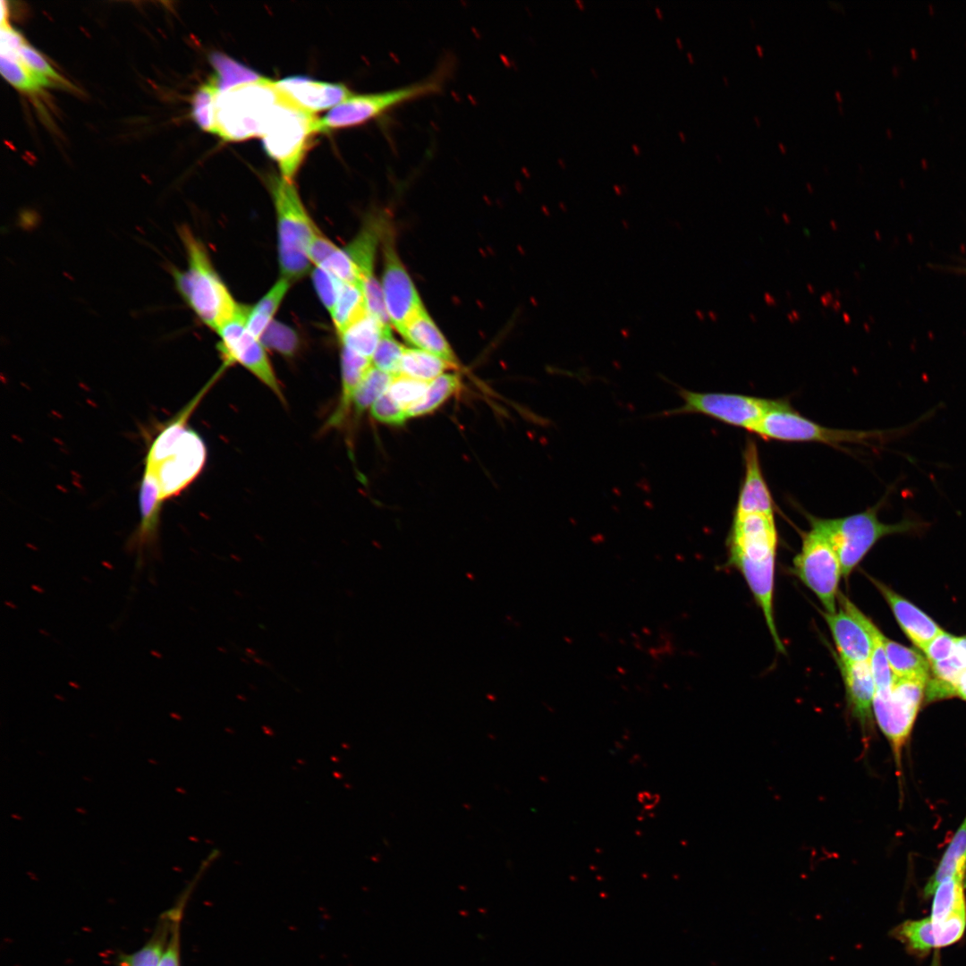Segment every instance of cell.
Returning <instances> with one entry per match:
<instances>
[{"label": "cell", "mask_w": 966, "mask_h": 966, "mask_svg": "<svg viewBox=\"0 0 966 966\" xmlns=\"http://www.w3.org/2000/svg\"><path fill=\"white\" fill-rule=\"evenodd\" d=\"M187 267H170L174 285L199 320L217 332L245 309L238 304L210 260L208 250L187 225L179 227Z\"/></svg>", "instance_id": "obj_1"}, {"label": "cell", "mask_w": 966, "mask_h": 966, "mask_svg": "<svg viewBox=\"0 0 966 966\" xmlns=\"http://www.w3.org/2000/svg\"><path fill=\"white\" fill-rule=\"evenodd\" d=\"M886 495L877 504L864 512L842 518L824 519L806 514L810 527L821 531L836 553L843 576L847 578L873 546L882 538L894 534L922 531L928 523L915 515L886 524L877 513L886 501Z\"/></svg>", "instance_id": "obj_2"}, {"label": "cell", "mask_w": 966, "mask_h": 966, "mask_svg": "<svg viewBox=\"0 0 966 966\" xmlns=\"http://www.w3.org/2000/svg\"><path fill=\"white\" fill-rule=\"evenodd\" d=\"M268 187L276 213L280 271L282 277L292 283L303 277L310 268L308 248L318 228L292 181L272 176Z\"/></svg>", "instance_id": "obj_3"}, {"label": "cell", "mask_w": 966, "mask_h": 966, "mask_svg": "<svg viewBox=\"0 0 966 966\" xmlns=\"http://www.w3.org/2000/svg\"><path fill=\"white\" fill-rule=\"evenodd\" d=\"M281 92L266 78L219 92L214 133L225 141L262 136Z\"/></svg>", "instance_id": "obj_4"}, {"label": "cell", "mask_w": 966, "mask_h": 966, "mask_svg": "<svg viewBox=\"0 0 966 966\" xmlns=\"http://www.w3.org/2000/svg\"><path fill=\"white\" fill-rule=\"evenodd\" d=\"M281 94L261 137L266 153L277 163L282 177L292 181L318 133V118Z\"/></svg>", "instance_id": "obj_5"}, {"label": "cell", "mask_w": 966, "mask_h": 966, "mask_svg": "<svg viewBox=\"0 0 966 966\" xmlns=\"http://www.w3.org/2000/svg\"><path fill=\"white\" fill-rule=\"evenodd\" d=\"M444 69L411 84L365 94H352L318 121V131L358 126L380 117L395 107L427 95L439 92L445 80Z\"/></svg>", "instance_id": "obj_6"}, {"label": "cell", "mask_w": 966, "mask_h": 966, "mask_svg": "<svg viewBox=\"0 0 966 966\" xmlns=\"http://www.w3.org/2000/svg\"><path fill=\"white\" fill-rule=\"evenodd\" d=\"M927 681L894 677L892 684L876 690L873 716L887 739L894 754L897 775L901 774L902 754L923 702Z\"/></svg>", "instance_id": "obj_7"}, {"label": "cell", "mask_w": 966, "mask_h": 966, "mask_svg": "<svg viewBox=\"0 0 966 966\" xmlns=\"http://www.w3.org/2000/svg\"><path fill=\"white\" fill-rule=\"evenodd\" d=\"M677 394L682 398V404L663 411L660 416L701 414L752 433L767 414L790 404L785 399L696 392L682 387L678 388Z\"/></svg>", "instance_id": "obj_8"}, {"label": "cell", "mask_w": 966, "mask_h": 966, "mask_svg": "<svg viewBox=\"0 0 966 966\" xmlns=\"http://www.w3.org/2000/svg\"><path fill=\"white\" fill-rule=\"evenodd\" d=\"M755 434L765 439L785 442H818L839 446L844 443L869 445L887 436L885 431L829 428L796 412L789 404L767 414Z\"/></svg>", "instance_id": "obj_9"}, {"label": "cell", "mask_w": 966, "mask_h": 966, "mask_svg": "<svg viewBox=\"0 0 966 966\" xmlns=\"http://www.w3.org/2000/svg\"><path fill=\"white\" fill-rule=\"evenodd\" d=\"M793 573L818 597L825 612H836L842 567L831 544L816 528L802 535L801 552L793 559Z\"/></svg>", "instance_id": "obj_10"}, {"label": "cell", "mask_w": 966, "mask_h": 966, "mask_svg": "<svg viewBox=\"0 0 966 966\" xmlns=\"http://www.w3.org/2000/svg\"><path fill=\"white\" fill-rule=\"evenodd\" d=\"M206 459L203 440L188 428L160 461L145 466L142 480L156 486L162 505L165 500L178 495L198 477Z\"/></svg>", "instance_id": "obj_11"}, {"label": "cell", "mask_w": 966, "mask_h": 966, "mask_svg": "<svg viewBox=\"0 0 966 966\" xmlns=\"http://www.w3.org/2000/svg\"><path fill=\"white\" fill-rule=\"evenodd\" d=\"M249 310L250 309L245 308L217 331L220 337L219 351L226 365L239 363L243 366L284 402L280 383L265 346L247 328Z\"/></svg>", "instance_id": "obj_12"}, {"label": "cell", "mask_w": 966, "mask_h": 966, "mask_svg": "<svg viewBox=\"0 0 966 966\" xmlns=\"http://www.w3.org/2000/svg\"><path fill=\"white\" fill-rule=\"evenodd\" d=\"M382 240L384 253L382 290L391 325L402 334L409 322L422 311L424 307L409 274L398 257L392 234L386 231Z\"/></svg>", "instance_id": "obj_13"}, {"label": "cell", "mask_w": 966, "mask_h": 966, "mask_svg": "<svg viewBox=\"0 0 966 966\" xmlns=\"http://www.w3.org/2000/svg\"><path fill=\"white\" fill-rule=\"evenodd\" d=\"M775 554L749 556L730 553L728 564L734 566L743 575L752 595L763 612L767 628L778 651L785 649L777 633L773 608L774 572Z\"/></svg>", "instance_id": "obj_14"}, {"label": "cell", "mask_w": 966, "mask_h": 966, "mask_svg": "<svg viewBox=\"0 0 966 966\" xmlns=\"http://www.w3.org/2000/svg\"><path fill=\"white\" fill-rule=\"evenodd\" d=\"M837 662L844 683L848 708L859 722L867 741L874 721L872 703L876 691L869 660L844 662L837 659Z\"/></svg>", "instance_id": "obj_15"}, {"label": "cell", "mask_w": 966, "mask_h": 966, "mask_svg": "<svg viewBox=\"0 0 966 966\" xmlns=\"http://www.w3.org/2000/svg\"><path fill=\"white\" fill-rule=\"evenodd\" d=\"M823 617L835 641L838 659L844 662L869 660L873 648L872 637L851 611L840 605L838 612H823Z\"/></svg>", "instance_id": "obj_16"}, {"label": "cell", "mask_w": 966, "mask_h": 966, "mask_svg": "<svg viewBox=\"0 0 966 966\" xmlns=\"http://www.w3.org/2000/svg\"><path fill=\"white\" fill-rule=\"evenodd\" d=\"M744 478L734 515L761 513L774 516L775 504L764 479L756 442L748 439L743 450Z\"/></svg>", "instance_id": "obj_17"}, {"label": "cell", "mask_w": 966, "mask_h": 966, "mask_svg": "<svg viewBox=\"0 0 966 966\" xmlns=\"http://www.w3.org/2000/svg\"><path fill=\"white\" fill-rule=\"evenodd\" d=\"M277 89L300 107L315 114L339 105L352 93L339 83L291 76L275 81Z\"/></svg>", "instance_id": "obj_18"}, {"label": "cell", "mask_w": 966, "mask_h": 966, "mask_svg": "<svg viewBox=\"0 0 966 966\" xmlns=\"http://www.w3.org/2000/svg\"><path fill=\"white\" fill-rule=\"evenodd\" d=\"M869 580L889 605L903 632L923 651L943 629L927 614L888 586L871 577Z\"/></svg>", "instance_id": "obj_19"}, {"label": "cell", "mask_w": 966, "mask_h": 966, "mask_svg": "<svg viewBox=\"0 0 966 966\" xmlns=\"http://www.w3.org/2000/svg\"><path fill=\"white\" fill-rule=\"evenodd\" d=\"M372 366L370 359L342 346V389L338 403L326 423V428H336L344 422L352 406L354 394Z\"/></svg>", "instance_id": "obj_20"}, {"label": "cell", "mask_w": 966, "mask_h": 966, "mask_svg": "<svg viewBox=\"0 0 966 966\" xmlns=\"http://www.w3.org/2000/svg\"><path fill=\"white\" fill-rule=\"evenodd\" d=\"M386 222L380 215L369 216L358 234L343 248L357 267L361 281L374 275L376 252L386 231Z\"/></svg>", "instance_id": "obj_21"}, {"label": "cell", "mask_w": 966, "mask_h": 966, "mask_svg": "<svg viewBox=\"0 0 966 966\" xmlns=\"http://www.w3.org/2000/svg\"><path fill=\"white\" fill-rule=\"evenodd\" d=\"M401 335L418 349L432 353L454 367L457 366V360L448 342L425 309L409 322Z\"/></svg>", "instance_id": "obj_22"}, {"label": "cell", "mask_w": 966, "mask_h": 966, "mask_svg": "<svg viewBox=\"0 0 966 966\" xmlns=\"http://www.w3.org/2000/svg\"><path fill=\"white\" fill-rule=\"evenodd\" d=\"M966 877V816L945 849L934 874L924 888L926 896L932 895L945 878Z\"/></svg>", "instance_id": "obj_23"}, {"label": "cell", "mask_w": 966, "mask_h": 966, "mask_svg": "<svg viewBox=\"0 0 966 966\" xmlns=\"http://www.w3.org/2000/svg\"><path fill=\"white\" fill-rule=\"evenodd\" d=\"M883 646L890 668L894 676L928 681L930 665L920 653L913 648L897 643L885 635Z\"/></svg>", "instance_id": "obj_24"}, {"label": "cell", "mask_w": 966, "mask_h": 966, "mask_svg": "<svg viewBox=\"0 0 966 966\" xmlns=\"http://www.w3.org/2000/svg\"><path fill=\"white\" fill-rule=\"evenodd\" d=\"M391 328L384 327L369 313L348 326L340 335L342 346L372 360L373 354L383 335Z\"/></svg>", "instance_id": "obj_25"}, {"label": "cell", "mask_w": 966, "mask_h": 966, "mask_svg": "<svg viewBox=\"0 0 966 966\" xmlns=\"http://www.w3.org/2000/svg\"><path fill=\"white\" fill-rule=\"evenodd\" d=\"M171 925L172 910H169L161 915L153 934L140 949L130 954H120L118 966H158Z\"/></svg>", "instance_id": "obj_26"}, {"label": "cell", "mask_w": 966, "mask_h": 966, "mask_svg": "<svg viewBox=\"0 0 966 966\" xmlns=\"http://www.w3.org/2000/svg\"><path fill=\"white\" fill-rule=\"evenodd\" d=\"M291 282L281 277L268 292L250 309L246 319L248 330L257 338H260L273 321V317L289 290Z\"/></svg>", "instance_id": "obj_27"}, {"label": "cell", "mask_w": 966, "mask_h": 966, "mask_svg": "<svg viewBox=\"0 0 966 966\" xmlns=\"http://www.w3.org/2000/svg\"><path fill=\"white\" fill-rule=\"evenodd\" d=\"M964 885L965 880L948 877L936 886L929 916L933 924H938L957 912L966 911Z\"/></svg>", "instance_id": "obj_28"}, {"label": "cell", "mask_w": 966, "mask_h": 966, "mask_svg": "<svg viewBox=\"0 0 966 966\" xmlns=\"http://www.w3.org/2000/svg\"><path fill=\"white\" fill-rule=\"evenodd\" d=\"M452 364L443 359L418 348H405L399 375L420 381L430 382L452 369Z\"/></svg>", "instance_id": "obj_29"}, {"label": "cell", "mask_w": 966, "mask_h": 966, "mask_svg": "<svg viewBox=\"0 0 966 966\" xmlns=\"http://www.w3.org/2000/svg\"><path fill=\"white\" fill-rule=\"evenodd\" d=\"M0 70L9 83L24 92H38L52 85L48 78L33 72L23 64L18 53L1 51Z\"/></svg>", "instance_id": "obj_30"}, {"label": "cell", "mask_w": 966, "mask_h": 966, "mask_svg": "<svg viewBox=\"0 0 966 966\" xmlns=\"http://www.w3.org/2000/svg\"><path fill=\"white\" fill-rule=\"evenodd\" d=\"M209 60L215 69L213 76L219 92L253 82L263 78L256 71L220 52H213Z\"/></svg>", "instance_id": "obj_31"}, {"label": "cell", "mask_w": 966, "mask_h": 966, "mask_svg": "<svg viewBox=\"0 0 966 966\" xmlns=\"http://www.w3.org/2000/svg\"><path fill=\"white\" fill-rule=\"evenodd\" d=\"M367 313L361 287L343 283L336 303L330 313L338 335Z\"/></svg>", "instance_id": "obj_32"}, {"label": "cell", "mask_w": 966, "mask_h": 966, "mask_svg": "<svg viewBox=\"0 0 966 966\" xmlns=\"http://www.w3.org/2000/svg\"><path fill=\"white\" fill-rule=\"evenodd\" d=\"M890 935L904 944L910 952L918 955H926L932 948H936L930 917L905 920L895 927Z\"/></svg>", "instance_id": "obj_33"}, {"label": "cell", "mask_w": 966, "mask_h": 966, "mask_svg": "<svg viewBox=\"0 0 966 966\" xmlns=\"http://www.w3.org/2000/svg\"><path fill=\"white\" fill-rule=\"evenodd\" d=\"M461 387L460 377L456 374H443L428 383L422 398L411 406L407 417H418L430 413L441 406Z\"/></svg>", "instance_id": "obj_34"}, {"label": "cell", "mask_w": 966, "mask_h": 966, "mask_svg": "<svg viewBox=\"0 0 966 966\" xmlns=\"http://www.w3.org/2000/svg\"><path fill=\"white\" fill-rule=\"evenodd\" d=\"M393 377V375L372 366L354 394L352 408L355 414L360 415L371 407L387 391Z\"/></svg>", "instance_id": "obj_35"}, {"label": "cell", "mask_w": 966, "mask_h": 966, "mask_svg": "<svg viewBox=\"0 0 966 966\" xmlns=\"http://www.w3.org/2000/svg\"><path fill=\"white\" fill-rule=\"evenodd\" d=\"M218 93V88L212 77L196 90L192 97L191 115L194 122L203 131L212 133L215 130L216 102Z\"/></svg>", "instance_id": "obj_36"}, {"label": "cell", "mask_w": 966, "mask_h": 966, "mask_svg": "<svg viewBox=\"0 0 966 966\" xmlns=\"http://www.w3.org/2000/svg\"><path fill=\"white\" fill-rule=\"evenodd\" d=\"M405 347L392 335L391 329L383 333L372 357V365L393 376L399 375L400 364Z\"/></svg>", "instance_id": "obj_37"}, {"label": "cell", "mask_w": 966, "mask_h": 966, "mask_svg": "<svg viewBox=\"0 0 966 966\" xmlns=\"http://www.w3.org/2000/svg\"><path fill=\"white\" fill-rule=\"evenodd\" d=\"M259 340L264 346L287 357H292L299 347L295 331L277 321L271 322Z\"/></svg>", "instance_id": "obj_38"}, {"label": "cell", "mask_w": 966, "mask_h": 966, "mask_svg": "<svg viewBox=\"0 0 966 966\" xmlns=\"http://www.w3.org/2000/svg\"><path fill=\"white\" fill-rule=\"evenodd\" d=\"M428 383L403 375H396L394 376L387 392L402 408L407 411L422 398Z\"/></svg>", "instance_id": "obj_39"}, {"label": "cell", "mask_w": 966, "mask_h": 966, "mask_svg": "<svg viewBox=\"0 0 966 966\" xmlns=\"http://www.w3.org/2000/svg\"><path fill=\"white\" fill-rule=\"evenodd\" d=\"M361 289L368 313L384 327L391 328L381 284L375 275L362 281Z\"/></svg>", "instance_id": "obj_40"}, {"label": "cell", "mask_w": 966, "mask_h": 966, "mask_svg": "<svg viewBox=\"0 0 966 966\" xmlns=\"http://www.w3.org/2000/svg\"><path fill=\"white\" fill-rule=\"evenodd\" d=\"M323 268L345 284L361 287L360 275L344 249L338 248L321 266Z\"/></svg>", "instance_id": "obj_41"}, {"label": "cell", "mask_w": 966, "mask_h": 966, "mask_svg": "<svg viewBox=\"0 0 966 966\" xmlns=\"http://www.w3.org/2000/svg\"><path fill=\"white\" fill-rule=\"evenodd\" d=\"M312 281L321 302L331 313L343 283L328 271L317 267L312 271Z\"/></svg>", "instance_id": "obj_42"}, {"label": "cell", "mask_w": 966, "mask_h": 966, "mask_svg": "<svg viewBox=\"0 0 966 966\" xmlns=\"http://www.w3.org/2000/svg\"><path fill=\"white\" fill-rule=\"evenodd\" d=\"M185 899L178 902L172 910L170 935L158 966H181L180 958V926Z\"/></svg>", "instance_id": "obj_43"}, {"label": "cell", "mask_w": 966, "mask_h": 966, "mask_svg": "<svg viewBox=\"0 0 966 966\" xmlns=\"http://www.w3.org/2000/svg\"><path fill=\"white\" fill-rule=\"evenodd\" d=\"M933 928L936 947L953 945L959 941L964 933L966 911L957 912L938 924H933Z\"/></svg>", "instance_id": "obj_44"}, {"label": "cell", "mask_w": 966, "mask_h": 966, "mask_svg": "<svg viewBox=\"0 0 966 966\" xmlns=\"http://www.w3.org/2000/svg\"><path fill=\"white\" fill-rule=\"evenodd\" d=\"M375 419L389 425H401L408 419L406 411L402 408L386 391L370 407Z\"/></svg>", "instance_id": "obj_45"}, {"label": "cell", "mask_w": 966, "mask_h": 966, "mask_svg": "<svg viewBox=\"0 0 966 966\" xmlns=\"http://www.w3.org/2000/svg\"><path fill=\"white\" fill-rule=\"evenodd\" d=\"M957 638L944 630L922 651L929 665L944 661L956 651Z\"/></svg>", "instance_id": "obj_46"}, {"label": "cell", "mask_w": 966, "mask_h": 966, "mask_svg": "<svg viewBox=\"0 0 966 966\" xmlns=\"http://www.w3.org/2000/svg\"><path fill=\"white\" fill-rule=\"evenodd\" d=\"M21 60L33 72L43 75L55 81L65 83L64 80L48 64V62L32 47L25 43L17 51Z\"/></svg>", "instance_id": "obj_47"}, {"label": "cell", "mask_w": 966, "mask_h": 966, "mask_svg": "<svg viewBox=\"0 0 966 966\" xmlns=\"http://www.w3.org/2000/svg\"><path fill=\"white\" fill-rule=\"evenodd\" d=\"M339 247L325 236L319 229L314 233L308 248V257L315 267L321 266Z\"/></svg>", "instance_id": "obj_48"}, {"label": "cell", "mask_w": 966, "mask_h": 966, "mask_svg": "<svg viewBox=\"0 0 966 966\" xmlns=\"http://www.w3.org/2000/svg\"><path fill=\"white\" fill-rule=\"evenodd\" d=\"M26 42L22 36L8 24L1 25V51L17 53Z\"/></svg>", "instance_id": "obj_49"}, {"label": "cell", "mask_w": 966, "mask_h": 966, "mask_svg": "<svg viewBox=\"0 0 966 966\" xmlns=\"http://www.w3.org/2000/svg\"><path fill=\"white\" fill-rule=\"evenodd\" d=\"M954 696L966 701V668L960 673L951 685L949 697Z\"/></svg>", "instance_id": "obj_50"}, {"label": "cell", "mask_w": 966, "mask_h": 966, "mask_svg": "<svg viewBox=\"0 0 966 966\" xmlns=\"http://www.w3.org/2000/svg\"><path fill=\"white\" fill-rule=\"evenodd\" d=\"M639 801L643 805L645 809H653L659 801V797L657 794H652L648 792H642L638 795Z\"/></svg>", "instance_id": "obj_51"}, {"label": "cell", "mask_w": 966, "mask_h": 966, "mask_svg": "<svg viewBox=\"0 0 966 966\" xmlns=\"http://www.w3.org/2000/svg\"><path fill=\"white\" fill-rule=\"evenodd\" d=\"M955 654L959 657V658L966 666V635L957 638V647Z\"/></svg>", "instance_id": "obj_52"}, {"label": "cell", "mask_w": 966, "mask_h": 966, "mask_svg": "<svg viewBox=\"0 0 966 966\" xmlns=\"http://www.w3.org/2000/svg\"><path fill=\"white\" fill-rule=\"evenodd\" d=\"M6 17H7V7L5 6V3L4 1H1V25L8 24L6 22V21H5Z\"/></svg>", "instance_id": "obj_53"}, {"label": "cell", "mask_w": 966, "mask_h": 966, "mask_svg": "<svg viewBox=\"0 0 966 966\" xmlns=\"http://www.w3.org/2000/svg\"><path fill=\"white\" fill-rule=\"evenodd\" d=\"M756 49H757L758 53H759V55H762V48H761V47L759 45L756 46Z\"/></svg>", "instance_id": "obj_54"}, {"label": "cell", "mask_w": 966, "mask_h": 966, "mask_svg": "<svg viewBox=\"0 0 966 966\" xmlns=\"http://www.w3.org/2000/svg\"><path fill=\"white\" fill-rule=\"evenodd\" d=\"M632 148L634 149V151H635L636 153H639V152H640V148H639V147H638L637 145L633 144V145H632Z\"/></svg>", "instance_id": "obj_55"}, {"label": "cell", "mask_w": 966, "mask_h": 966, "mask_svg": "<svg viewBox=\"0 0 966 966\" xmlns=\"http://www.w3.org/2000/svg\"><path fill=\"white\" fill-rule=\"evenodd\" d=\"M687 55H688V57H689L690 61H691V63H693V62H694V59H693V57H692L691 54L690 52H688V53H687Z\"/></svg>", "instance_id": "obj_56"}, {"label": "cell", "mask_w": 966, "mask_h": 966, "mask_svg": "<svg viewBox=\"0 0 966 966\" xmlns=\"http://www.w3.org/2000/svg\"><path fill=\"white\" fill-rule=\"evenodd\" d=\"M656 11H657V15H658V16H659L660 18H662V13H661L660 9H659L658 7H656Z\"/></svg>", "instance_id": "obj_57"}, {"label": "cell", "mask_w": 966, "mask_h": 966, "mask_svg": "<svg viewBox=\"0 0 966 966\" xmlns=\"http://www.w3.org/2000/svg\"><path fill=\"white\" fill-rule=\"evenodd\" d=\"M676 42H677L678 46L680 47V48H682V41H681V39L679 38H676Z\"/></svg>", "instance_id": "obj_58"}, {"label": "cell", "mask_w": 966, "mask_h": 966, "mask_svg": "<svg viewBox=\"0 0 966 966\" xmlns=\"http://www.w3.org/2000/svg\"><path fill=\"white\" fill-rule=\"evenodd\" d=\"M679 135H680L682 140H685V136L682 131H679Z\"/></svg>", "instance_id": "obj_59"}, {"label": "cell", "mask_w": 966, "mask_h": 966, "mask_svg": "<svg viewBox=\"0 0 966 966\" xmlns=\"http://www.w3.org/2000/svg\"><path fill=\"white\" fill-rule=\"evenodd\" d=\"M576 2L579 4L580 8L584 7L580 0H576Z\"/></svg>", "instance_id": "obj_60"}, {"label": "cell", "mask_w": 966, "mask_h": 966, "mask_svg": "<svg viewBox=\"0 0 966 966\" xmlns=\"http://www.w3.org/2000/svg\"><path fill=\"white\" fill-rule=\"evenodd\" d=\"M779 147H781V148H782V151H783V152H785V148H784L783 147V145H782L781 143H779Z\"/></svg>", "instance_id": "obj_61"}]
</instances>
